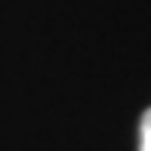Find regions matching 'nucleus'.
Masks as SVG:
<instances>
[{
	"label": "nucleus",
	"instance_id": "nucleus-1",
	"mask_svg": "<svg viewBox=\"0 0 151 151\" xmlns=\"http://www.w3.org/2000/svg\"><path fill=\"white\" fill-rule=\"evenodd\" d=\"M139 151H151V111H145L139 127Z\"/></svg>",
	"mask_w": 151,
	"mask_h": 151
}]
</instances>
